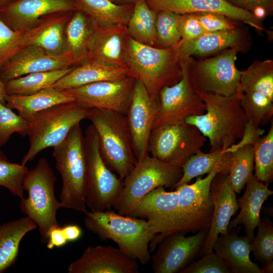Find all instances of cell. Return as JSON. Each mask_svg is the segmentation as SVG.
<instances>
[{"mask_svg":"<svg viewBox=\"0 0 273 273\" xmlns=\"http://www.w3.org/2000/svg\"><path fill=\"white\" fill-rule=\"evenodd\" d=\"M85 228L100 240H111L130 258L145 265L151 259L149 244L154 236L147 220L112 210L84 213Z\"/></svg>","mask_w":273,"mask_h":273,"instance_id":"3","label":"cell"},{"mask_svg":"<svg viewBox=\"0 0 273 273\" xmlns=\"http://www.w3.org/2000/svg\"><path fill=\"white\" fill-rule=\"evenodd\" d=\"M156 11L168 10L178 14L208 12L220 14L243 22L260 31H265L262 20L252 13L237 7L226 0H146Z\"/></svg>","mask_w":273,"mask_h":273,"instance_id":"21","label":"cell"},{"mask_svg":"<svg viewBox=\"0 0 273 273\" xmlns=\"http://www.w3.org/2000/svg\"><path fill=\"white\" fill-rule=\"evenodd\" d=\"M228 175L216 173L212 179L210 190L213 210L211 224L199 255L213 251L214 243L219 236L226 234L228 225L238 210L236 193L230 187Z\"/></svg>","mask_w":273,"mask_h":273,"instance_id":"22","label":"cell"},{"mask_svg":"<svg viewBox=\"0 0 273 273\" xmlns=\"http://www.w3.org/2000/svg\"><path fill=\"white\" fill-rule=\"evenodd\" d=\"M73 67L28 74L6 81L5 89L9 95H28L51 87Z\"/></svg>","mask_w":273,"mask_h":273,"instance_id":"35","label":"cell"},{"mask_svg":"<svg viewBox=\"0 0 273 273\" xmlns=\"http://www.w3.org/2000/svg\"><path fill=\"white\" fill-rule=\"evenodd\" d=\"M231 153L218 150L208 153L202 151L193 155L182 167L183 175L174 186L187 183L192 179L209 172L228 175L231 167Z\"/></svg>","mask_w":273,"mask_h":273,"instance_id":"33","label":"cell"},{"mask_svg":"<svg viewBox=\"0 0 273 273\" xmlns=\"http://www.w3.org/2000/svg\"><path fill=\"white\" fill-rule=\"evenodd\" d=\"M158 108L141 81L135 79L131 102L126 115L133 153L138 161L149 155L148 143Z\"/></svg>","mask_w":273,"mask_h":273,"instance_id":"17","label":"cell"},{"mask_svg":"<svg viewBox=\"0 0 273 273\" xmlns=\"http://www.w3.org/2000/svg\"><path fill=\"white\" fill-rule=\"evenodd\" d=\"M251 241L245 236L228 232L218 236L213 251L223 260L230 273H261L250 258Z\"/></svg>","mask_w":273,"mask_h":273,"instance_id":"27","label":"cell"},{"mask_svg":"<svg viewBox=\"0 0 273 273\" xmlns=\"http://www.w3.org/2000/svg\"><path fill=\"white\" fill-rule=\"evenodd\" d=\"M128 76L127 68L86 61L73 67L51 87L66 90L96 82L119 80Z\"/></svg>","mask_w":273,"mask_h":273,"instance_id":"28","label":"cell"},{"mask_svg":"<svg viewBox=\"0 0 273 273\" xmlns=\"http://www.w3.org/2000/svg\"><path fill=\"white\" fill-rule=\"evenodd\" d=\"M14 0H0V9Z\"/></svg>","mask_w":273,"mask_h":273,"instance_id":"55","label":"cell"},{"mask_svg":"<svg viewBox=\"0 0 273 273\" xmlns=\"http://www.w3.org/2000/svg\"><path fill=\"white\" fill-rule=\"evenodd\" d=\"M240 104L247 122L260 127L271 119L273 115V100L259 92L243 93Z\"/></svg>","mask_w":273,"mask_h":273,"instance_id":"38","label":"cell"},{"mask_svg":"<svg viewBox=\"0 0 273 273\" xmlns=\"http://www.w3.org/2000/svg\"><path fill=\"white\" fill-rule=\"evenodd\" d=\"M7 95L5 82L0 78V102L5 104Z\"/></svg>","mask_w":273,"mask_h":273,"instance_id":"52","label":"cell"},{"mask_svg":"<svg viewBox=\"0 0 273 273\" xmlns=\"http://www.w3.org/2000/svg\"><path fill=\"white\" fill-rule=\"evenodd\" d=\"M231 153V167L227 181L233 190L240 194L246 183L253 175V146L247 145Z\"/></svg>","mask_w":273,"mask_h":273,"instance_id":"37","label":"cell"},{"mask_svg":"<svg viewBox=\"0 0 273 273\" xmlns=\"http://www.w3.org/2000/svg\"><path fill=\"white\" fill-rule=\"evenodd\" d=\"M68 242L79 240L82 236L81 228L77 224H70L62 226Z\"/></svg>","mask_w":273,"mask_h":273,"instance_id":"51","label":"cell"},{"mask_svg":"<svg viewBox=\"0 0 273 273\" xmlns=\"http://www.w3.org/2000/svg\"><path fill=\"white\" fill-rule=\"evenodd\" d=\"M251 42L247 29L240 25L236 28L207 32L192 40L181 39L176 44L180 60L193 56L206 58L226 49L240 46L246 50Z\"/></svg>","mask_w":273,"mask_h":273,"instance_id":"23","label":"cell"},{"mask_svg":"<svg viewBox=\"0 0 273 273\" xmlns=\"http://www.w3.org/2000/svg\"><path fill=\"white\" fill-rule=\"evenodd\" d=\"M261 273H272L273 272V261L264 266L263 269H261Z\"/></svg>","mask_w":273,"mask_h":273,"instance_id":"53","label":"cell"},{"mask_svg":"<svg viewBox=\"0 0 273 273\" xmlns=\"http://www.w3.org/2000/svg\"><path fill=\"white\" fill-rule=\"evenodd\" d=\"M195 14L207 33L233 29L239 26L234 20L220 14L208 12Z\"/></svg>","mask_w":273,"mask_h":273,"instance_id":"46","label":"cell"},{"mask_svg":"<svg viewBox=\"0 0 273 273\" xmlns=\"http://www.w3.org/2000/svg\"><path fill=\"white\" fill-rule=\"evenodd\" d=\"M256 236L251 241V251L255 260L264 266L272 262L273 225L268 218H260Z\"/></svg>","mask_w":273,"mask_h":273,"instance_id":"42","label":"cell"},{"mask_svg":"<svg viewBox=\"0 0 273 273\" xmlns=\"http://www.w3.org/2000/svg\"><path fill=\"white\" fill-rule=\"evenodd\" d=\"M127 35L126 25L103 27L95 24L85 62L126 68L125 54Z\"/></svg>","mask_w":273,"mask_h":273,"instance_id":"24","label":"cell"},{"mask_svg":"<svg viewBox=\"0 0 273 273\" xmlns=\"http://www.w3.org/2000/svg\"><path fill=\"white\" fill-rule=\"evenodd\" d=\"M234 6L247 11L262 20L273 11V0H226Z\"/></svg>","mask_w":273,"mask_h":273,"instance_id":"48","label":"cell"},{"mask_svg":"<svg viewBox=\"0 0 273 273\" xmlns=\"http://www.w3.org/2000/svg\"><path fill=\"white\" fill-rule=\"evenodd\" d=\"M178 196L177 189L168 192L163 187H158L144 196L125 215L147 218L151 232L154 236L149 244L150 252L155 250L171 226Z\"/></svg>","mask_w":273,"mask_h":273,"instance_id":"15","label":"cell"},{"mask_svg":"<svg viewBox=\"0 0 273 273\" xmlns=\"http://www.w3.org/2000/svg\"><path fill=\"white\" fill-rule=\"evenodd\" d=\"M247 50L237 46L197 60L188 58L189 72L194 89L225 97L243 92L236 61L238 53Z\"/></svg>","mask_w":273,"mask_h":273,"instance_id":"9","label":"cell"},{"mask_svg":"<svg viewBox=\"0 0 273 273\" xmlns=\"http://www.w3.org/2000/svg\"><path fill=\"white\" fill-rule=\"evenodd\" d=\"M28 122L12 109L0 102V147L4 146L11 136L17 133L22 136L28 135Z\"/></svg>","mask_w":273,"mask_h":273,"instance_id":"43","label":"cell"},{"mask_svg":"<svg viewBox=\"0 0 273 273\" xmlns=\"http://www.w3.org/2000/svg\"><path fill=\"white\" fill-rule=\"evenodd\" d=\"M37 228L36 224L27 216L0 224V273L16 262L22 240Z\"/></svg>","mask_w":273,"mask_h":273,"instance_id":"30","label":"cell"},{"mask_svg":"<svg viewBox=\"0 0 273 273\" xmlns=\"http://www.w3.org/2000/svg\"><path fill=\"white\" fill-rule=\"evenodd\" d=\"M136 260L118 248L111 246H89L82 255L68 266V273H138Z\"/></svg>","mask_w":273,"mask_h":273,"instance_id":"20","label":"cell"},{"mask_svg":"<svg viewBox=\"0 0 273 273\" xmlns=\"http://www.w3.org/2000/svg\"><path fill=\"white\" fill-rule=\"evenodd\" d=\"M70 12L54 13L42 17L33 27L24 31L21 49L32 45L53 55L66 53L65 29L71 16Z\"/></svg>","mask_w":273,"mask_h":273,"instance_id":"25","label":"cell"},{"mask_svg":"<svg viewBox=\"0 0 273 273\" xmlns=\"http://www.w3.org/2000/svg\"><path fill=\"white\" fill-rule=\"evenodd\" d=\"M74 61L67 54L53 55L40 47L27 46L15 53L0 67L4 82L28 74L71 67Z\"/></svg>","mask_w":273,"mask_h":273,"instance_id":"18","label":"cell"},{"mask_svg":"<svg viewBox=\"0 0 273 273\" xmlns=\"http://www.w3.org/2000/svg\"><path fill=\"white\" fill-rule=\"evenodd\" d=\"M244 194L237 199L240 208L238 215L231 220L228 225V232L238 224H243L245 236L252 240L254 237V230L260 222V213L264 202L273 194L268 188L258 180L254 175L246 183Z\"/></svg>","mask_w":273,"mask_h":273,"instance_id":"26","label":"cell"},{"mask_svg":"<svg viewBox=\"0 0 273 273\" xmlns=\"http://www.w3.org/2000/svg\"><path fill=\"white\" fill-rule=\"evenodd\" d=\"M206 106V113L191 116L185 122L198 128L208 138L210 152L224 150L240 140L246 123L240 104L242 91L231 96L208 93L195 89Z\"/></svg>","mask_w":273,"mask_h":273,"instance_id":"1","label":"cell"},{"mask_svg":"<svg viewBox=\"0 0 273 273\" xmlns=\"http://www.w3.org/2000/svg\"><path fill=\"white\" fill-rule=\"evenodd\" d=\"M183 175L181 167L165 163L148 155L138 161L123 179V189L113 207L118 213L126 212L144 196L160 187L173 190Z\"/></svg>","mask_w":273,"mask_h":273,"instance_id":"10","label":"cell"},{"mask_svg":"<svg viewBox=\"0 0 273 273\" xmlns=\"http://www.w3.org/2000/svg\"><path fill=\"white\" fill-rule=\"evenodd\" d=\"M255 176L267 184L273 180V124L267 133L253 146Z\"/></svg>","mask_w":273,"mask_h":273,"instance_id":"39","label":"cell"},{"mask_svg":"<svg viewBox=\"0 0 273 273\" xmlns=\"http://www.w3.org/2000/svg\"><path fill=\"white\" fill-rule=\"evenodd\" d=\"M135 79L128 76L111 81L93 82L66 89L79 105L88 108L115 111L126 115Z\"/></svg>","mask_w":273,"mask_h":273,"instance_id":"14","label":"cell"},{"mask_svg":"<svg viewBox=\"0 0 273 273\" xmlns=\"http://www.w3.org/2000/svg\"><path fill=\"white\" fill-rule=\"evenodd\" d=\"M216 173L212 171L204 178L197 176L193 184H184L175 188L178 192L177 205L165 237L174 232L186 234L209 229L213 210L210 185Z\"/></svg>","mask_w":273,"mask_h":273,"instance_id":"12","label":"cell"},{"mask_svg":"<svg viewBox=\"0 0 273 273\" xmlns=\"http://www.w3.org/2000/svg\"><path fill=\"white\" fill-rule=\"evenodd\" d=\"M178 28L181 39L185 40L195 39L207 33L195 13L180 15L178 21Z\"/></svg>","mask_w":273,"mask_h":273,"instance_id":"47","label":"cell"},{"mask_svg":"<svg viewBox=\"0 0 273 273\" xmlns=\"http://www.w3.org/2000/svg\"><path fill=\"white\" fill-rule=\"evenodd\" d=\"M77 10L85 14L98 26L126 25L133 4L117 5L110 0H73Z\"/></svg>","mask_w":273,"mask_h":273,"instance_id":"31","label":"cell"},{"mask_svg":"<svg viewBox=\"0 0 273 273\" xmlns=\"http://www.w3.org/2000/svg\"><path fill=\"white\" fill-rule=\"evenodd\" d=\"M74 101L73 97L66 90L51 87L28 95H7L5 105L17 110L28 121L50 107Z\"/></svg>","mask_w":273,"mask_h":273,"instance_id":"29","label":"cell"},{"mask_svg":"<svg viewBox=\"0 0 273 273\" xmlns=\"http://www.w3.org/2000/svg\"><path fill=\"white\" fill-rule=\"evenodd\" d=\"M206 141L195 126L185 121L172 122L152 129L147 150L165 163L182 167L191 156L201 151Z\"/></svg>","mask_w":273,"mask_h":273,"instance_id":"11","label":"cell"},{"mask_svg":"<svg viewBox=\"0 0 273 273\" xmlns=\"http://www.w3.org/2000/svg\"><path fill=\"white\" fill-rule=\"evenodd\" d=\"M180 273H230L223 260L213 251L205 254Z\"/></svg>","mask_w":273,"mask_h":273,"instance_id":"45","label":"cell"},{"mask_svg":"<svg viewBox=\"0 0 273 273\" xmlns=\"http://www.w3.org/2000/svg\"><path fill=\"white\" fill-rule=\"evenodd\" d=\"M83 143L86 206L92 211L110 210L123 189V179L110 170L103 161L98 134L93 124L85 130Z\"/></svg>","mask_w":273,"mask_h":273,"instance_id":"8","label":"cell"},{"mask_svg":"<svg viewBox=\"0 0 273 273\" xmlns=\"http://www.w3.org/2000/svg\"><path fill=\"white\" fill-rule=\"evenodd\" d=\"M89 110L74 101L53 106L34 115L28 121L29 148L21 163L26 165L41 151L60 144L74 125L87 119Z\"/></svg>","mask_w":273,"mask_h":273,"instance_id":"7","label":"cell"},{"mask_svg":"<svg viewBox=\"0 0 273 273\" xmlns=\"http://www.w3.org/2000/svg\"><path fill=\"white\" fill-rule=\"evenodd\" d=\"M68 243L62 226L59 225L51 229L48 234L47 247L52 249L55 247L60 248Z\"/></svg>","mask_w":273,"mask_h":273,"instance_id":"50","label":"cell"},{"mask_svg":"<svg viewBox=\"0 0 273 273\" xmlns=\"http://www.w3.org/2000/svg\"><path fill=\"white\" fill-rule=\"evenodd\" d=\"M157 11L151 9L146 0H136L126 25L127 34L136 41L155 47Z\"/></svg>","mask_w":273,"mask_h":273,"instance_id":"34","label":"cell"},{"mask_svg":"<svg viewBox=\"0 0 273 273\" xmlns=\"http://www.w3.org/2000/svg\"><path fill=\"white\" fill-rule=\"evenodd\" d=\"M264 132L263 129L256 127L249 122H246L240 141L224 149L223 151L232 152L247 145L254 146Z\"/></svg>","mask_w":273,"mask_h":273,"instance_id":"49","label":"cell"},{"mask_svg":"<svg viewBox=\"0 0 273 273\" xmlns=\"http://www.w3.org/2000/svg\"><path fill=\"white\" fill-rule=\"evenodd\" d=\"M53 156L62 186L60 196L62 207L85 213L86 161L83 135L80 123L71 129L60 144L53 147Z\"/></svg>","mask_w":273,"mask_h":273,"instance_id":"6","label":"cell"},{"mask_svg":"<svg viewBox=\"0 0 273 273\" xmlns=\"http://www.w3.org/2000/svg\"><path fill=\"white\" fill-rule=\"evenodd\" d=\"M95 24L82 12L74 11L65 29L66 51L75 65L85 62Z\"/></svg>","mask_w":273,"mask_h":273,"instance_id":"32","label":"cell"},{"mask_svg":"<svg viewBox=\"0 0 273 273\" xmlns=\"http://www.w3.org/2000/svg\"><path fill=\"white\" fill-rule=\"evenodd\" d=\"M28 170L26 165L9 161L0 150V186L20 199L24 198L23 181Z\"/></svg>","mask_w":273,"mask_h":273,"instance_id":"41","label":"cell"},{"mask_svg":"<svg viewBox=\"0 0 273 273\" xmlns=\"http://www.w3.org/2000/svg\"><path fill=\"white\" fill-rule=\"evenodd\" d=\"M180 64L181 79L173 85L164 86L159 93L153 129L166 123L184 121L189 116L202 115L206 110L205 103L195 92L191 81L188 58L180 60Z\"/></svg>","mask_w":273,"mask_h":273,"instance_id":"13","label":"cell"},{"mask_svg":"<svg viewBox=\"0 0 273 273\" xmlns=\"http://www.w3.org/2000/svg\"><path fill=\"white\" fill-rule=\"evenodd\" d=\"M208 230L199 231L188 237L181 232H174L165 237L151 256L153 271L180 272L199 254Z\"/></svg>","mask_w":273,"mask_h":273,"instance_id":"16","label":"cell"},{"mask_svg":"<svg viewBox=\"0 0 273 273\" xmlns=\"http://www.w3.org/2000/svg\"><path fill=\"white\" fill-rule=\"evenodd\" d=\"M23 33L12 29L0 18V67L21 49Z\"/></svg>","mask_w":273,"mask_h":273,"instance_id":"44","label":"cell"},{"mask_svg":"<svg viewBox=\"0 0 273 273\" xmlns=\"http://www.w3.org/2000/svg\"><path fill=\"white\" fill-rule=\"evenodd\" d=\"M76 10L73 0H14L0 9V18L12 29L25 31L44 16Z\"/></svg>","mask_w":273,"mask_h":273,"instance_id":"19","label":"cell"},{"mask_svg":"<svg viewBox=\"0 0 273 273\" xmlns=\"http://www.w3.org/2000/svg\"><path fill=\"white\" fill-rule=\"evenodd\" d=\"M180 15L168 10L157 11L155 47L169 48L181 39L178 28Z\"/></svg>","mask_w":273,"mask_h":273,"instance_id":"40","label":"cell"},{"mask_svg":"<svg viewBox=\"0 0 273 273\" xmlns=\"http://www.w3.org/2000/svg\"><path fill=\"white\" fill-rule=\"evenodd\" d=\"M240 73L243 93L259 92L273 100L272 60H255Z\"/></svg>","mask_w":273,"mask_h":273,"instance_id":"36","label":"cell"},{"mask_svg":"<svg viewBox=\"0 0 273 273\" xmlns=\"http://www.w3.org/2000/svg\"><path fill=\"white\" fill-rule=\"evenodd\" d=\"M87 119L98 134L103 161L110 170L124 179L138 161L133 151L126 116L111 110L92 108Z\"/></svg>","mask_w":273,"mask_h":273,"instance_id":"4","label":"cell"},{"mask_svg":"<svg viewBox=\"0 0 273 273\" xmlns=\"http://www.w3.org/2000/svg\"><path fill=\"white\" fill-rule=\"evenodd\" d=\"M113 3L117 5H126L134 4L136 0H110Z\"/></svg>","mask_w":273,"mask_h":273,"instance_id":"54","label":"cell"},{"mask_svg":"<svg viewBox=\"0 0 273 273\" xmlns=\"http://www.w3.org/2000/svg\"><path fill=\"white\" fill-rule=\"evenodd\" d=\"M125 60L129 76L142 81L151 97L158 101L160 90L182 78L176 44L161 49L141 43L128 34Z\"/></svg>","mask_w":273,"mask_h":273,"instance_id":"2","label":"cell"},{"mask_svg":"<svg viewBox=\"0 0 273 273\" xmlns=\"http://www.w3.org/2000/svg\"><path fill=\"white\" fill-rule=\"evenodd\" d=\"M56 179L48 160L41 157L34 168L28 170L23 181L28 196L21 199L19 207L36 224L43 243H47L50 230L60 225L57 212L62 205L55 196Z\"/></svg>","mask_w":273,"mask_h":273,"instance_id":"5","label":"cell"}]
</instances>
